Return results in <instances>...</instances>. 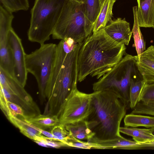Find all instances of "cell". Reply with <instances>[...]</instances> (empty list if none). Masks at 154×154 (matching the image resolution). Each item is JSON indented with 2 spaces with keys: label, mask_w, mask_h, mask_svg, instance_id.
I'll return each mask as SVG.
<instances>
[{
  "label": "cell",
  "mask_w": 154,
  "mask_h": 154,
  "mask_svg": "<svg viewBox=\"0 0 154 154\" xmlns=\"http://www.w3.org/2000/svg\"><path fill=\"white\" fill-rule=\"evenodd\" d=\"M82 43L71 38L61 40L57 51L51 76L45 91V110L57 116L66 99L77 88L78 57Z\"/></svg>",
  "instance_id": "obj_1"
},
{
  "label": "cell",
  "mask_w": 154,
  "mask_h": 154,
  "mask_svg": "<svg viewBox=\"0 0 154 154\" xmlns=\"http://www.w3.org/2000/svg\"><path fill=\"white\" fill-rule=\"evenodd\" d=\"M94 26L85 15L83 3L66 0L52 37L61 40L71 38L82 43L93 32Z\"/></svg>",
  "instance_id": "obj_4"
},
{
  "label": "cell",
  "mask_w": 154,
  "mask_h": 154,
  "mask_svg": "<svg viewBox=\"0 0 154 154\" xmlns=\"http://www.w3.org/2000/svg\"><path fill=\"white\" fill-rule=\"evenodd\" d=\"M34 51L25 56L26 67L36 80L40 100H46L45 91L50 80L56 55L57 45L44 44Z\"/></svg>",
  "instance_id": "obj_7"
},
{
  "label": "cell",
  "mask_w": 154,
  "mask_h": 154,
  "mask_svg": "<svg viewBox=\"0 0 154 154\" xmlns=\"http://www.w3.org/2000/svg\"><path fill=\"white\" fill-rule=\"evenodd\" d=\"M138 71L146 83H154V46L151 45L135 56Z\"/></svg>",
  "instance_id": "obj_13"
},
{
  "label": "cell",
  "mask_w": 154,
  "mask_h": 154,
  "mask_svg": "<svg viewBox=\"0 0 154 154\" xmlns=\"http://www.w3.org/2000/svg\"><path fill=\"white\" fill-rule=\"evenodd\" d=\"M94 92L90 94L74 89L66 99L57 115L65 126L86 120L90 113Z\"/></svg>",
  "instance_id": "obj_8"
},
{
  "label": "cell",
  "mask_w": 154,
  "mask_h": 154,
  "mask_svg": "<svg viewBox=\"0 0 154 154\" xmlns=\"http://www.w3.org/2000/svg\"><path fill=\"white\" fill-rule=\"evenodd\" d=\"M116 0H105L94 24L93 33L104 28L112 20V8Z\"/></svg>",
  "instance_id": "obj_16"
},
{
  "label": "cell",
  "mask_w": 154,
  "mask_h": 154,
  "mask_svg": "<svg viewBox=\"0 0 154 154\" xmlns=\"http://www.w3.org/2000/svg\"><path fill=\"white\" fill-rule=\"evenodd\" d=\"M146 83L141 75L131 79L129 92V107L132 109L140 101L142 91Z\"/></svg>",
  "instance_id": "obj_23"
},
{
  "label": "cell",
  "mask_w": 154,
  "mask_h": 154,
  "mask_svg": "<svg viewBox=\"0 0 154 154\" xmlns=\"http://www.w3.org/2000/svg\"><path fill=\"white\" fill-rule=\"evenodd\" d=\"M25 121L39 129L45 130L52 128L60 123L58 116L49 114H40Z\"/></svg>",
  "instance_id": "obj_22"
},
{
  "label": "cell",
  "mask_w": 154,
  "mask_h": 154,
  "mask_svg": "<svg viewBox=\"0 0 154 154\" xmlns=\"http://www.w3.org/2000/svg\"><path fill=\"white\" fill-rule=\"evenodd\" d=\"M50 132L53 135L56 140L64 142L72 137L65 126L59 123L51 128Z\"/></svg>",
  "instance_id": "obj_27"
},
{
  "label": "cell",
  "mask_w": 154,
  "mask_h": 154,
  "mask_svg": "<svg viewBox=\"0 0 154 154\" xmlns=\"http://www.w3.org/2000/svg\"><path fill=\"white\" fill-rule=\"evenodd\" d=\"M0 97V108L7 118L13 116L24 121L27 119L26 113L20 106L8 100L1 93Z\"/></svg>",
  "instance_id": "obj_20"
},
{
  "label": "cell",
  "mask_w": 154,
  "mask_h": 154,
  "mask_svg": "<svg viewBox=\"0 0 154 154\" xmlns=\"http://www.w3.org/2000/svg\"><path fill=\"white\" fill-rule=\"evenodd\" d=\"M106 33L118 42L128 45L132 33L130 23L125 18L112 20L104 28Z\"/></svg>",
  "instance_id": "obj_12"
},
{
  "label": "cell",
  "mask_w": 154,
  "mask_h": 154,
  "mask_svg": "<svg viewBox=\"0 0 154 154\" xmlns=\"http://www.w3.org/2000/svg\"><path fill=\"white\" fill-rule=\"evenodd\" d=\"M87 141L92 143L93 149H135L136 146L140 143L127 139L121 135L104 140H99L93 137Z\"/></svg>",
  "instance_id": "obj_14"
},
{
  "label": "cell",
  "mask_w": 154,
  "mask_h": 154,
  "mask_svg": "<svg viewBox=\"0 0 154 154\" xmlns=\"http://www.w3.org/2000/svg\"><path fill=\"white\" fill-rule=\"evenodd\" d=\"M154 102V83H146L140 95V101Z\"/></svg>",
  "instance_id": "obj_29"
},
{
  "label": "cell",
  "mask_w": 154,
  "mask_h": 154,
  "mask_svg": "<svg viewBox=\"0 0 154 154\" xmlns=\"http://www.w3.org/2000/svg\"><path fill=\"white\" fill-rule=\"evenodd\" d=\"M34 141L36 143H37L38 145L43 146L45 147H48L49 146L46 145L45 143H43L42 142L39 141Z\"/></svg>",
  "instance_id": "obj_33"
},
{
  "label": "cell",
  "mask_w": 154,
  "mask_h": 154,
  "mask_svg": "<svg viewBox=\"0 0 154 154\" xmlns=\"http://www.w3.org/2000/svg\"><path fill=\"white\" fill-rule=\"evenodd\" d=\"M63 142L66 144L69 147L86 149H93V146L91 143L88 141H84L73 137H72L69 140Z\"/></svg>",
  "instance_id": "obj_30"
},
{
  "label": "cell",
  "mask_w": 154,
  "mask_h": 154,
  "mask_svg": "<svg viewBox=\"0 0 154 154\" xmlns=\"http://www.w3.org/2000/svg\"><path fill=\"white\" fill-rule=\"evenodd\" d=\"M37 128L42 135H44L45 136L49 138L55 140L54 136L51 132H49L45 130L39 129Z\"/></svg>",
  "instance_id": "obj_31"
},
{
  "label": "cell",
  "mask_w": 154,
  "mask_h": 154,
  "mask_svg": "<svg viewBox=\"0 0 154 154\" xmlns=\"http://www.w3.org/2000/svg\"><path fill=\"white\" fill-rule=\"evenodd\" d=\"M83 3L85 16L94 25L101 9L100 0H86Z\"/></svg>",
  "instance_id": "obj_25"
},
{
  "label": "cell",
  "mask_w": 154,
  "mask_h": 154,
  "mask_svg": "<svg viewBox=\"0 0 154 154\" xmlns=\"http://www.w3.org/2000/svg\"><path fill=\"white\" fill-rule=\"evenodd\" d=\"M66 0H35L31 9L29 40L40 45L49 40Z\"/></svg>",
  "instance_id": "obj_5"
},
{
  "label": "cell",
  "mask_w": 154,
  "mask_h": 154,
  "mask_svg": "<svg viewBox=\"0 0 154 154\" xmlns=\"http://www.w3.org/2000/svg\"><path fill=\"white\" fill-rule=\"evenodd\" d=\"M76 1L80 2L83 3L86 0H75Z\"/></svg>",
  "instance_id": "obj_34"
},
{
  "label": "cell",
  "mask_w": 154,
  "mask_h": 154,
  "mask_svg": "<svg viewBox=\"0 0 154 154\" xmlns=\"http://www.w3.org/2000/svg\"><path fill=\"white\" fill-rule=\"evenodd\" d=\"M119 130L120 132L131 136L134 141L139 143H145L154 141V135L152 134L150 128L120 127Z\"/></svg>",
  "instance_id": "obj_19"
},
{
  "label": "cell",
  "mask_w": 154,
  "mask_h": 154,
  "mask_svg": "<svg viewBox=\"0 0 154 154\" xmlns=\"http://www.w3.org/2000/svg\"><path fill=\"white\" fill-rule=\"evenodd\" d=\"M2 5L12 12L27 10L29 8L28 0H0Z\"/></svg>",
  "instance_id": "obj_26"
},
{
  "label": "cell",
  "mask_w": 154,
  "mask_h": 154,
  "mask_svg": "<svg viewBox=\"0 0 154 154\" xmlns=\"http://www.w3.org/2000/svg\"><path fill=\"white\" fill-rule=\"evenodd\" d=\"M143 149L151 148L154 149V141L143 143Z\"/></svg>",
  "instance_id": "obj_32"
},
{
  "label": "cell",
  "mask_w": 154,
  "mask_h": 154,
  "mask_svg": "<svg viewBox=\"0 0 154 154\" xmlns=\"http://www.w3.org/2000/svg\"><path fill=\"white\" fill-rule=\"evenodd\" d=\"M140 27L154 28V0H137Z\"/></svg>",
  "instance_id": "obj_15"
},
{
  "label": "cell",
  "mask_w": 154,
  "mask_h": 154,
  "mask_svg": "<svg viewBox=\"0 0 154 154\" xmlns=\"http://www.w3.org/2000/svg\"><path fill=\"white\" fill-rule=\"evenodd\" d=\"M12 13L0 5V68L14 78L12 57L8 38V32L12 28L14 16Z\"/></svg>",
  "instance_id": "obj_9"
},
{
  "label": "cell",
  "mask_w": 154,
  "mask_h": 154,
  "mask_svg": "<svg viewBox=\"0 0 154 154\" xmlns=\"http://www.w3.org/2000/svg\"><path fill=\"white\" fill-rule=\"evenodd\" d=\"M140 75L135 56L126 54L116 65L93 84V89L94 91L106 90L115 91L129 108L131 80Z\"/></svg>",
  "instance_id": "obj_6"
},
{
  "label": "cell",
  "mask_w": 154,
  "mask_h": 154,
  "mask_svg": "<svg viewBox=\"0 0 154 154\" xmlns=\"http://www.w3.org/2000/svg\"><path fill=\"white\" fill-rule=\"evenodd\" d=\"M100 4L101 5V7L103 5L104 2L105 1V0H100Z\"/></svg>",
  "instance_id": "obj_35"
},
{
  "label": "cell",
  "mask_w": 154,
  "mask_h": 154,
  "mask_svg": "<svg viewBox=\"0 0 154 154\" xmlns=\"http://www.w3.org/2000/svg\"><path fill=\"white\" fill-rule=\"evenodd\" d=\"M86 121L94 134L93 137L107 140L121 135L119 129L127 106L116 93L110 90L94 91Z\"/></svg>",
  "instance_id": "obj_3"
},
{
  "label": "cell",
  "mask_w": 154,
  "mask_h": 154,
  "mask_svg": "<svg viewBox=\"0 0 154 154\" xmlns=\"http://www.w3.org/2000/svg\"><path fill=\"white\" fill-rule=\"evenodd\" d=\"M0 87L26 103L38 116L41 114L38 105L23 87L14 78L0 68Z\"/></svg>",
  "instance_id": "obj_11"
},
{
  "label": "cell",
  "mask_w": 154,
  "mask_h": 154,
  "mask_svg": "<svg viewBox=\"0 0 154 154\" xmlns=\"http://www.w3.org/2000/svg\"><path fill=\"white\" fill-rule=\"evenodd\" d=\"M131 113L146 114L154 116V102L139 101Z\"/></svg>",
  "instance_id": "obj_28"
},
{
  "label": "cell",
  "mask_w": 154,
  "mask_h": 154,
  "mask_svg": "<svg viewBox=\"0 0 154 154\" xmlns=\"http://www.w3.org/2000/svg\"><path fill=\"white\" fill-rule=\"evenodd\" d=\"M152 134L154 135V127L150 128Z\"/></svg>",
  "instance_id": "obj_36"
},
{
  "label": "cell",
  "mask_w": 154,
  "mask_h": 154,
  "mask_svg": "<svg viewBox=\"0 0 154 154\" xmlns=\"http://www.w3.org/2000/svg\"><path fill=\"white\" fill-rule=\"evenodd\" d=\"M7 119L23 134L34 141H38L42 135L36 127L24 120L13 116H9Z\"/></svg>",
  "instance_id": "obj_18"
},
{
  "label": "cell",
  "mask_w": 154,
  "mask_h": 154,
  "mask_svg": "<svg viewBox=\"0 0 154 154\" xmlns=\"http://www.w3.org/2000/svg\"><path fill=\"white\" fill-rule=\"evenodd\" d=\"M125 45L111 38L103 28L82 42L78 57V81L88 75L100 79L109 71L125 54Z\"/></svg>",
  "instance_id": "obj_2"
},
{
  "label": "cell",
  "mask_w": 154,
  "mask_h": 154,
  "mask_svg": "<svg viewBox=\"0 0 154 154\" xmlns=\"http://www.w3.org/2000/svg\"><path fill=\"white\" fill-rule=\"evenodd\" d=\"M8 38L12 57L14 79L24 87L28 72L26 65V54L21 39L12 28L8 32Z\"/></svg>",
  "instance_id": "obj_10"
},
{
  "label": "cell",
  "mask_w": 154,
  "mask_h": 154,
  "mask_svg": "<svg viewBox=\"0 0 154 154\" xmlns=\"http://www.w3.org/2000/svg\"><path fill=\"white\" fill-rule=\"evenodd\" d=\"M125 127L146 128L154 127V117L130 113L126 115L124 120Z\"/></svg>",
  "instance_id": "obj_21"
},
{
  "label": "cell",
  "mask_w": 154,
  "mask_h": 154,
  "mask_svg": "<svg viewBox=\"0 0 154 154\" xmlns=\"http://www.w3.org/2000/svg\"><path fill=\"white\" fill-rule=\"evenodd\" d=\"M65 127L71 137L80 140L88 141L95 135L89 128L86 120L67 125Z\"/></svg>",
  "instance_id": "obj_17"
},
{
  "label": "cell",
  "mask_w": 154,
  "mask_h": 154,
  "mask_svg": "<svg viewBox=\"0 0 154 154\" xmlns=\"http://www.w3.org/2000/svg\"><path fill=\"white\" fill-rule=\"evenodd\" d=\"M134 15V25L132 30L134 41V46L139 55L145 50V44L141 32L138 22L137 15V6L133 7Z\"/></svg>",
  "instance_id": "obj_24"
}]
</instances>
